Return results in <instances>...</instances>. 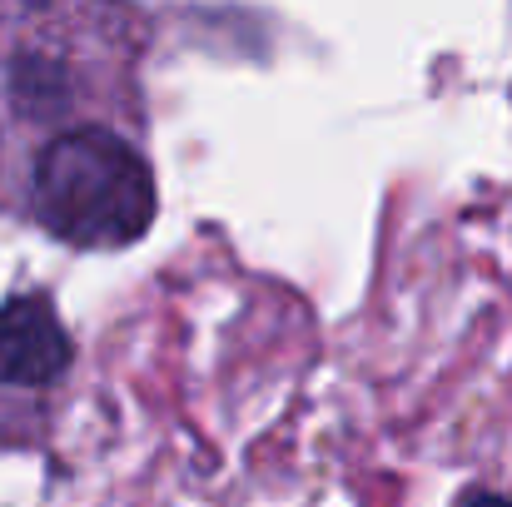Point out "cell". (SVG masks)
Segmentation results:
<instances>
[{"instance_id": "obj_1", "label": "cell", "mask_w": 512, "mask_h": 507, "mask_svg": "<svg viewBox=\"0 0 512 507\" xmlns=\"http://www.w3.org/2000/svg\"><path fill=\"white\" fill-rule=\"evenodd\" d=\"M35 214L65 244L120 249L155 224V174L110 130H65L35 160Z\"/></svg>"}, {"instance_id": "obj_2", "label": "cell", "mask_w": 512, "mask_h": 507, "mask_svg": "<svg viewBox=\"0 0 512 507\" xmlns=\"http://www.w3.org/2000/svg\"><path fill=\"white\" fill-rule=\"evenodd\" d=\"M70 368V334L55 319L50 299L25 294L0 304V383L5 388H50Z\"/></svg>"}, {"instance_id": "obj_3", "label": "cell", "mask_w": 512, "mask_h": 507, "mask_svg": "<svg viewBox=\"0 0 512 507\" xmlns=\"http://www.w3.org/2000/svg\"><path fill=\"white\" fill-rule=\"evenodd\" d=\"M453 507H512V498L493 493V488H468V493L453 498Z\"/></svg>"}]
</instances>
